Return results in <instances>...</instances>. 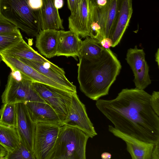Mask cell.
Wrapping results in <instances>:
<instances>
[{"instance_id":"obj_1","label":"cell","mask_w":159,"mask_h":159,"mask_svg":"<svg viewBox=\"0 0 159 159\" xmlns=\"http://www.w3.org/2000/svg\"><path fill=\"white\" fill-rule=\"evenodd\" d=\"M151 96L144 90L125 88L114 99L96 100V106L115 129L155 144L159 140V116L150 106Z\"/></svg>"},{"instance_id":"obj_2","label":"cell","mask_w":159,"mask_h":159,"mask_svg":"<svg viewBox=\"0 0 159 159\" xmlns=\"http://www.w3.org/2000/svg\"><path fill=\"white\" fill-rule=\"evenodd\" d=\"M79 58L77 79L81 92L95 101L108 95L121 68L116 56L105 48L95 57Z\"/></svg>"},{"instance_id":"obj_3","label":"cell","mask_w":159,"mask_h":159,"mask_svg":"<svg viewBox=\"0 0 159 159\" xmlns=\"http://www.w3.org/2000/svg\"><path fill=\"white\" fill-rule=\"evenodd\" d=\"M0 16L29 36L36 37L41 30L40 13L33 0H0Z\"/></svg>"},{"instance_id":"obj_4","label":"cell","mask_w":159,"mask_h":159,"mask_svg":"<svg viewBox=\"0 0 159 159\" xmlns=\"http://www.w3.org/2000/svg\"><path fill=\"white\" fill-rule=\"evenodd\" d=\"M89 138L77 128L65 125L60 126L56 143L47 159H85Z\"/></svg>"},{"instance_id":"obj_5","label":"cell","mask_w":159,"mask_h":159,"mask_svg":"<svg viewBox=\"0 0 159 159\" xmlns=\"http://www.w3.org/2000/svg\"><path fill=\"white\" fill-rule=\"evenodd\" d=\"M20 76V79L17 78L15 74L12 72L9 75L5 90L1 96L2 103L45 102L33 87L32 82Z\"/></svg>"},{"instance_id":"obj_6","label":"cell","mask_w":159,"mask_h":159,"mask_svg":"<svg viewBox=\"0 0 159 159\" xmlns=\"http://www.w3.org/2000/svg\"><path fill=\"white\" fill-rule=\"evenodd\" d=\"M32 84L40 97L57 113L62 124L67 115L74 93L38 82H32Z\"/></svg>"},{"instance_id":"obj_7","label":"cell","mask_w":159,"mask_h":159,"mask_svg":"<svg viewBox=\"0 0 159 159\" xmlns=\"http://www.w3.org/2000/svg\"><path fill=\"white\" fill-rule=\"evenodd\" d=\"M61 126L56 124L36 123L34 144L35 159H47L56 143Z\"/></svg>"},{"instance_id":"obj_8","label":"cell","mask_w":159,"mask_h":159,"mask_svg":"<svg viewBox=\"0 0 159 159\" xmlns=\"http://www.w3.org/2000/svg\"><path fill=\"white\" fill-rule=\"evenodd\" d=\"M65 125L77 128L92 138L97 135L93 124L87 115L85 105L80 100L77 92L72 96L67 116L62 122Z\"/></svg>"},{"instance_id":"obj_9","label":"cell","mask_w":159,"mask_h":159,"mask_svg":"<svg viewBox=\"0 0 159 159\" xmlns=\"http://www.w3.org/2000/svg\"><path fill=\"white\" fill-rule=\"evenodd\" d=\"M143 50L137 46L128 49L125 60L134 74L135 88L144 90L151 83L149 72V67L145 59Z\"/></svg>"},{"instance_id":"obj_10","label":"cell","mask_w":159,"mask_h":159,"mask_svg":"<svg viewBox=\"0 0 159 159\" xmlns=\"http://www.w3.org/2000/svg\"><path fill=\"white\" fill-rule=\"evenodd\" d=\"M16 104V129L21 143L34 154V139L36 124L31 119L25 103L19 102Z\"/></svg>"},{"instance_id":"obj_11","label":"cell","mask_w":159,"mask_h":159,"mask_svg":"<svg viewBox=\"0 0 159 159\" xmlns=\"http://www.w3.org/2000/svg\"><path fill=\"white\" fill-rule=\"evenodd\" d=\"M2 60L11 70L12 72L18 73L21 77L32 82H38L54 87L58 84L34 69L23 62L17 57L0 53Z\"/></svg>"},{"instance_id":"obj_12","label":"cell","mask_w":159,"mask_h":159,"mask_svg":"<svg viewBox=\"0 0 159 159\" xmlns=\"http://www.w3.org/2000/svg\"><path fill=\"white\" fill-rule=\"evenodd\" d=\"M108 130L125 142L127 150L132 159H151L155 144L141 141L120 131L111 125H108Z\"/></svg>"},{"instance_id":"obj_13","label":"cell","mask_w":159,"mask_h":159,"mask_svg":"<svg viewBox=\"0 0 159 159\" xmlns=\"http://www.w3.org/2000/svg\"><path fill=\"white\" fill-rule=\"evenodd\" d=\"M51 80L63 86L72 93L76 92V87L65 75L64 70L52 63L43 64L34 61L17 57Z\"/></svg>"},{"instance_id":"obj_14","label":"cell","mask_w":159,"mask_h":159,"mask_svg":"<svg viewBox=\"0 0 159 159\" xmlns=\"http://www.w3.org/2000/svg\"><path fill=\"white\" fill-rule=\"evenodd\" d=\"M117 11L115 26L110 39L114 47L120 42L127 28L133 13L132 0H117Z\"/></svg>"},{"instance_id":"obj_15","label":"cell","mask_w":159,"mask_h":159,"mask_svg":"<svg viewBox=\"0 0 159 159\" xmlns=\"http://www.w3.org/2000/svg\"><path fill=\"white\" fill-rule=\"evenodd\" d=\"M90 0H80L75 13L68 18L69 28L82 38L89 36Z\"/></svg>"},{"instance_id":"obj_16","label":"cell","mask_w":159,"mask_h":159,"mask_svg":"<svg viewBox=\"0 0 159 159\" xmlns=\"http://www.w3.org/2000/svg\"><path fill=\"white\" fill-rule=\"evenodd\" d=\"M25 103L31 119L35 123H43L63 125L57 114L46 103L29 102Z\"/></svg>"},{"instance_id":"obj_17","label":"cell","mask_w":159,"mask_h":159,"mask_svg":"<svg viewBox=\"0 0 159 159\" xmlns=\"http://www.w3.org/2000/svg\"><path fill=\"white\" fill-rule=\"evenodd\" d=\"M92 2L104 38H110L116 18L117 0H108L106 5L101 7L98 6Z\"/></svg>"},{"instance_id":"obj_18","label":"cell","mask_w":159,"mask_h":159,"mask_svg":"<svg viewBox=\"0 0 159 159\" xmlns=\"http://www.w3.org/2000/svg\"><path fill=\"white\" fill-rule=\"evenodd\" d=\"M81 40L76 33L71 30H59L56 56L78 57Z\"/></svg>"},{"instance_id":"obj_19","label":"cell","mask_w":159,"mask_h":159,"mask_svg":"<svg viewBox=\"0 0 159 159\" xmlns=\"http://www.w3.org/2000/svg\"><path fill=\"white\" fill-rule=\"evenodd\" d=\"M59 30H41L36 36L35 47L41 54L50 58L56 55Z\"/></svg>"},{"instance_id":"obj_20","label":"cell","mask_w":159,"mask_h":159,"mask_svg":"<svg viewBox=\"0 0 159 159\" xmlns=\"http://www.w3.org/2000/svg\"><path fill=\"white\" fill-rule=\"evenodd\" d=\"M42 0L40 13L41 30L63 29L62 20L55 5V0Z\"/></svg>"},{"instance_id":"obj_21","label":"cell","mask_w":159,"mask_h":159,"mask_svg":"<svg viewBox=\"0 0 159 159\" xmlns=\"http://www.w3.org/2000/svg\"><path fill=\"white\" fill-rule=\"evenodd\" d=\"M1 53L43 64L52 62L34 50L23 39L16 45Z\"/></svg>"},{"instance_id":"obj_22","label":"cell","mask_w":159,"mask_h":159,"mask_svg":"<svg viewBox=\"0 0 159 159\" xmlns=\"http://www.w3.org/2000/svg\"><path fill=\"white\" fill-rule=\"evenodd\" d=\"M21 142L15 127L0 123V144L8 152H12L18 148Z\"/></svg>"},{"instance_id":"obj_23","label":"cell","mask_w":159,"mask_h":159,"mask_svg":"<svg viewBox=\"0 0 159 159\" xmlns=\"http://www.w3.org/2000/svg\"><path fill=\"white\" fill-rule=\"evenodd\" d=\"M81 40L78 57L90 59L100 55L105 49L97 39L87 36Z\"/></svg>"},{"instance_id":"obj_24","label":"cell","mask_w":159,"mask_h":159,"mask_svg":"<svg viewBox=\"0 0 159 159\" xmlns=\"http://www.w3.org/2000/svg\"><path fill=\"white\" fill-rule=\"evenodd\" d=\"M0 123L16 128L17 110L16 103L3 104L0 109Z\"/></svg>"},{"instance_id":"obj_25","label":"cell","mask_w":159,"mask_h":159,"mask_svg":"<svg viewBox=\"0 0 159 159\" xmlns=\"http://www.w3.org/2000/svg\"><path fill=\"white\" fill-rule=\"evenodd\" d=\"M89 36L99 42L104 38L101 27L98 22L94 7L90 0V11L88 25Z\"/></svg>"},{"instance_id":"obj_26","label":"cell","mask_w":159,"mask_h":159,"mask_svg":"<svg viewBox=\"0 0 159 159\" xmlns=\"http://www.w3.org/2000/svg\"><path fill=\"white\" fill-rule=\"evenodd\" d=\"M22 39L20 30L15 32L0 33V53L13 47Z\"/></svg>"},{"instance_id":"obj_27","label":"cell","mask_w":159,"mask_h":159,"mask_svg":"<svg viewBox=\"0 0 159 159\" xmlns=\"http://www.w3.org/2000/svg\"><path fill=\"white\" fill-rule=\"evenodd\" d=\"M5 159H35L34 155L21 143L19 147L12 152H7Z\"/></svg>"},{"instance_id":"obj_28","label":"cell","mask_w":159,"mask_h":159,"mask_svg":"<svg viewBox=\"0 0 159 159\" xmlns=\"http://www.w3.org/2000/svg\"><path fill=\"white\" fill-rule=\"evenodd\" d=\"M19 30L15 25L0 16V33L15 32Z\"/></svg>"},{"instance_id":"obj_29","label":"cell","mask_w":159,"mask_h":159,"mask_svg":"<svg viewBox=\"0 0 159 159\" xmlns=\"http://www.w3.org/2000/svg\"><path fill=\"white\" fill-rule=\"evenodd\" d=\"M150 106L155 113L159 116V92L154 91L151 95Z\"/></svg>"},{"instance_id":"obj_30","label":"cell","mask_w":159,"mask_h":159,"mask_svg":"<svg viewBox=\"0 0 159 159\" xmlns=\"http://www.w3.org/2000/svg\"><path fill=\"white\" fill-rule=\"evenodd\" d=\"M80 0H67L68 7L71 12V15L76 12Z\"/></svg>"},{"instance_id":"obj_31","label":"cell","mask_w":159,"mask_h":159,"mask_svg":"<svg viewBox=\"0 0 159 159\" xmlns=\"http://www.w3.org/2000/svg\"><path fill=\"white\" fill-rule=\"evenodd\" d=\"M101 45L105 49H109L112 47L113 42L109 38H105L100 42Z\"/></svg>"},{"instance_id":"obj_32","label":"cell","mask_w":159,"mask_h":159,"mask_svg":"<svg viewBox=\"0 0 159 159\" xmlns=\"http://www.w3.org/2000/svg\"><path fill=\"white\" fill-rule=\"evenodd\" d=\"M151 159H159V140L155 144L152 153Z\"/></svg>"},{"instance_id":"obj_33","label":"cell","mask_w":159,"mask_h":159,"mask_svg":"<svg viewBox=\"0 0 159 159\" xmlns=\"http://www.w3.org/2000/svg\"><path fill=\"white\" fill-rule=\"evenodd\" d=\"M92 1L94 2L98 6L101 7H103L106 5L107 0H94L93 1Z\"/></svg>"},{"instance_id":"obj_34","label":"cell","mask_w":159,"mask_h":159,"mask_svg":"<svg viewBox=\"0 0 159 159\" xmlns=\"http://www.w3.org/2000/svg\"><path fill=\"white\" fill-rule=\"evenodd\" d=\"M63 0H55V7L58 9L62 7L63 5Z\"/></svg>"},{"instance_id":"obj_35","label":"cell","mask_w":159,"mask_h":159,"mask_svg":"<svg viewBox=\"0 0 159 159\" xmlns=\"http://www.w3.org/2000/svg\"><path fill=\"white\" fill-rule=\"evenodd\" d=\"M101 157L103 159H109L111 158V155L109 153L105 152L101 154Z\"/></svg>"},{"instance_id":"obj_36","label":"cell","mask_w":159,"mask_h":159,"mask_svg":"<svg viewBox=\"0 0 159 159\" xmlns=\"http://www.w3.org/2000/svg\"><path fill=\"white\" fill-rule=\"evenodd\" d=\"M159 48L157 49V51L155 54V61L157 62L158 66H159Z\"/></svg>"},{"instance_id":"obj_37","label":"cell","mask_w":159,"mask_h":159,"mask_svg":"<svg viewBox=\"0 0 159 159\" xmlns=\"http://www.w3.org/2000/svg\"><path fill=\"white\" fill-rule=\"evenodd\" d=\"M2 61V58H1V56H0V62H1V61Z\"/></svg>"},{"instance_id":"obj_38","label":"cell","mask_w":159,"mask_h":159,"mask_svg":"<svg viewBox=\"0 0 159 159\" xmlns=\"http://www.w3.org/2000/svg\"><path fill=\"white\" fill-rule=\"evenodd\" d=\"M91 1H94V0H91Z\"/></svg>"},{"instance_id":"obj_39","label":"cell","mask_w":159,"mask_h":159,"mask_svg":"<svg viewBox=\"0 0 159 159\" xmlns=\"http://www.w3.org/2000/svg\"><path fill=\"white\" fill-rule=\"evenodd\" d=\"M0 84H1V81H0Z\"/></svg>"}]
</instances>
